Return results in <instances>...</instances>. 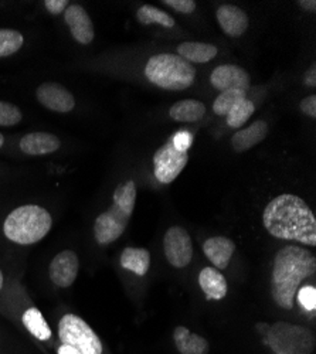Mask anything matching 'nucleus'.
Masks as SVG:
<instances>
[{
	"mask_svg": "<svg viewBox=\"0 0 316 354\" xmlns=\"http://www.w3.org/2000/svg\"><path fill=\"white\" fill-rule=\"evenodd\" d=\"M266 230L275 239L316 245V218L308 204L295 194L274 197L263 212Z\"/></svg>",
	"mask_w": 316,
	"mask_h": 354,
	"instance_id": "f257e3e1",
	"label": "nucleus"
},
{
	"mask_svg": "<svg viewBox=\"0 0 316 354\" xmlns=\"http://www.w3.org/2000/svg\"><path fill=\"white\" fill-rule=\"evenodd\" d=\"M316 271V258L308 250L298 245H285L275 258L271 274V295L274 302L286 310L295 304L301 282Z\"/></svg>",
	"mask_w": 316,
	"mask_h": 354,
	"instance_id": "f03ea898",
	"label": "nucleus"
},
{
	"mask_svg": "<svg viewBox=\"0 0 316 354\" xmlns=\"http://www.w3.org/2000/svg\"><path fill=\"white\" fill-rule=\"evenodd\" d=\"M136 204V186L132 180L113 192L111 207L100 214L94 224V235L100 245H108L118 240L128 227Z\"/></svg>",
	"mask_w": 316,
	"mask_h": 354,
	"instance_id": "7ed1b4c3",
	"label": "nucleus"
},
{
	"mask_svg": "<svg viewBox=\"0 0 316 354\" xmlns=\"http://www.w3.org/2000/svg\"><path fill=\"white\" fill-rule=\"evenodd\" d=\"M53 227L51 214L36 204L15 209L3 223L6 239L19 245H32L41 241Z\"/></svg>",
	"mask_w": 316,
	"mask_h": 354,
	"instance_id": "20e7f679",
	"label": "nucleus"
},
{
	"mask_svg": "<svg viewBox=\"0 0 316 354\" xmlns=\"http://www.w3.org/2000/svg\"><path fill=\"white\" fill-rule=\"evenodd\" d=\"M147 78L167 91H183L196 80L194 67L176 54H156L145 66Z\"/></svg>",
	"mask_w": 316,
	"mask_h": 354,
	"instance_id": "39448f33",
	"label": "nucleus"
},
{
	"mask_svg": "<svg viewBox=\"0 0 316 354\" xmlns=\"http://www.w3.org/2000/svg\"><path fill=\"white\" fill-rule=\"evenodd\" d=\"M264 339L275 354H310L315 350V335L306 328L286 322L268 326Z\"/></svg>",
	"mask_w": 316,
	"mask_h": 354,
	"instance_id": "423d86ee",
	"label": "nucleus"
},
{
	"mask_svg": "<svg viewBox=\"0 0 316 354\" xmlns=\"http://www.w3.org/2000/svg\"><path fill=\"white\" fill-rule=\"evenodd\" d=\"M59 340L82 354H102L104 346L90 324L74 313H66L59 320Z\"/></svg>",
	"mask_w": 316,
	"mask_h": 354,
	"instance_id": "0eeeda50",
	"label": "nucleus"
},
{
	"mask_svg": "<svg viewBox=\"0 0 316 354\" xmlns=\"http://www.w3.org/2000/svg\"><path fill=\"white\" fill-rule=\"evenodd\" d=\"M187 162V152L178 151L170 138L154 155L155 177L160 183L170 185L183 171Z\"/></svg>",
	"mask_w": 316,
	"mask_h": 354,
	"instance_id": "6e6552de",
	"label": "nucleus"
},
{
	"mask_svg": "<svg viewBox=\"0 0 316 354\" xmlns=\"http://www.w3.org/2000/svg\"><path fill=\"white\" fill-rule=\"evenodd\" d=\"M163 250L167 262L175 268H185L193 258V244L190 235L182 227H171L163 239Z\"/></svg>",
	"mask_w": 316,
	"mask_h": 354,
	"instance_id": "1a4fd4ad",
	"label": "nucleus"
},
{
	"mask_svg": "<svg viewBox=\"0 0 316 354\" xmlns=\"http://www.w3.org/2000/svg\"><path fill=\"white\" fill-rule=\"evenodd\" d=\"M80 270V261L74 251L66 250L57 254L48 267L51 282L59 288H70L77 279Z\"/></svg>",
	"mask_w": 316,
	"mask_h": 354,
	"instance_id": "9d476101",
	"label": "nucleus"
},
{
	"mask_svg": "<svg viewBox=\"0 0 316 354\" xmlns=\"http://www.w3.org/2000/svg\"><path fill=\"white\" fill-rule=\"evenodd\" d=\"M210 82L221 93L228 90H241L247 93L251 86L248 73L234 64H223L214 68L210 75Z\"/></svg>",
	"mask_w": 316,
	"mask_h": 354,
	"instance_id": "9b49d317",
	"label": "nucleus"
},
{
	"mask_svg": "<svg viewBox=\"0 0 316 354\" xmlns=\"http://www.w3.org/2000/svg\"><path fill=\"white\" fill-rule=\"evenodd\" d=\"M36 97L39 102L50 111L54 112H70L75 106V100L73 94L66 90L60 84L55 82H44L37 88Z\"/></svg>",
	"mask_w": 316,
	"mask_h": 354,
	"instance_id": "f8f14e48",
	"label": "nucleus"
},
{
	"mask_svg": "<svg viewBox=\"0 0 316 354\" xmlns=\"http://www.w3.org/2000/svg\"><path fill=\"white\" fill-rule=\"evenodd\" d=\"M66 23L75 41L80 44H90L94 40V26L85 9L80 5H70L64 13Z\"/></svg>",
	"mask_w": 316,
	"mask_h": 354,
	"instance_id": "ddd939ff",
	"label": "nucleus"
},
{
	"mask_svg": "<svg viewBox=\"0 0 316 354\" xmlns=\"http://www.w3.org/2000/svg\"><path fill=\"white\" fill-rule=\"evenodd\" d=\"M217 21L223 32L230 37L243 36L250 24L247 13L234 5H223L217 9Z\"/></svg>",
	"mask_w": 316,
	"mask_h": 354,
	"instance_id": "4468645a",
	"label": "nucleus"
},
{
	"mask_svg": "<svg viewBox=\"0 0 316 354\" xmlns=\"http://www.w3.org/2000/svg\"><path fill=\"white\" fill-rule=\"evenodd\" d=\"M62 142L59 138L47 132H33L20 140V149L26 155L41 156L59 151Z\"/></svg>",
	"mask_w": 316,
	"mask_h": 354,
	"instance_id": "2eb2a0df",
	"label": "nucleus"
},
{
	"mask_svg": "<svg viewBox=\"0 0 316 354\" xmlns=\"http://www.w3.org/2000/svg\"><path fill=\"white\" fill-rule=\"evenodd\" d=\"M236 251V244L227 237H212L203 243V252L216 270H225Z\"/></svg>",
	"mask_w": 316,
	"mask_h": 354,
	"instance_id": "dca6fc26",
	"label": "nucleus"
},
{
	"mask_svg": "<svg viewBox=\"0 0 316 354\" xmlns=\"http://www.w3.org/2000/svg\"><path fill=\"white\" fill-rule=\"evenodd\" d=\"M268 133V124L266 121L258 120L252 122L248 128L237 131L232 138L233 149L239 153L250 151L251 147L263 142Z\"/></svg>",
	"mask_w": 316,
	"mask_h": 354,
	"instance_id": "f3484780",
	"label": "nucleus"
},
{
	"mask_svg": "<svg viewBox=\"0 0 316 354\" xmlns=\"http://www.w3.org/2000/svg\"><path fill=\"white\" fill-rule=\"evenodd\" d=\"M198 285L205 292L209 301L223 299L228 290V285L224 275H221L219 270L212 267L203 268L202 272L198 274Z\"/></svg>",
	"mask_w": 316,
	"mask_h": 354,
	"instance_id": "a211bd4d",
	"label": "nucleus"
},
{
	"mask_svg": "<svg viewBox=\"0 0 316 354\" xmlns=\"http://www.w3.org/2000/svg\"><path fill=\"white\" fill-rule=\"evenodd\" d=\"M174 340L180 354H209V342L198 336L196 333H192L185 326H178L174 332Z\"/></svg>",
	"mask_w": 316,
	"mask_h": 354,
	"instance_id": "6ab92c4d",
	"label": "nucleus"
},
{
	"mask_svg": "<svg viewBox=\"0 0 316 354\" xmlns=\"http://www.w3.org/2000/svg\"><path fill=\"white\" fill-rule=\"evenodd\" d=\"M21 323L24 329L30 333L36 340L41 342V343H47L51 340L53 337V332L48 326V323L46 322L44 316L41 315V312L32 306L27 308L23 315H21Z\"/></svg>",
	"mask_w": 316,
	"mask_h": 354,
	"instance_id": "aec40b11",
	"label": "nucleus"
},
{
	"mask_svg": "<svg viewBox=\"0 0 316 354\" xmlns=\"http://www.w3.org/2000/svg\"><path fill=\"white\" fill-rule=\"evenodd\" d=\"M169 115L176 122H197L206 115V105L197 100H183L171 105Z\"/></svg>",
	"mask_w": 316,
	"mask_h": 354,
	"instance_id": "412c9836",
	"label": "nucleus"
},
{
	"mask_svg": "<svg viewBox=\"0 0 316 354\" xmlns=\"http://www.w3.org/2000/svg\"><path fill=\"white\" fill-rule=\"evenodd\" d=\"M121 265L138 277H145L151 267V254L145 248L128 247L121 254Z\"/></svg>",
	"mask_w": 316,
	"mask_h": 354,
	"instance_id": "4be33fe9",
	"label": "nucleus"
},
{
	"mask_svg": "<svg viewBox=\"0 0 316 354\" xmlns=\"http://www.w3.org/2000/svg\"><path fill=\"white\" fill-rule=\"evenodd\" d=\"M178 53L186 62L192 63H209L217 55L219 50L216 46L209 43H197V41H186L178 47Z\"/></svg>",
	"mask_w": 316,
	"mask_h": 354,
	"instance_id": "5701e85b",
	"label": "nucleus"
},
{
	"mask_svg": "<svg viewBox=\"0 0 316 354\" xmlns=\"http://www.w3.org/2000/svg\"><path fill=\"white\" fill-rule=\"evenodd\" d=\"M136 17L140 24L143 26H149L154 23L160 24L162 27H174L175 26V19L166 12H162L160 9L151 6V5H143L138 9Z\"/></svg>",
	"mask_w": 316,
	"mask_h": 354,
	"instance_id": "b1692460",
	"label": "nucleus"
},
{
	"mask_svg": "<svg viewBox=\"0 0 316 354\" xmlns=\"http://www.w3.org/2000/svg\"><path fill=\"white\" fill-rule=\"evenodd\" d=\"M254 111H255V106L248 98L239 102L237 105H234L232 109H230L228 113L225 115L227 125L230 128H233V129H239L240 127H243L250 120L251 115L254 113Z\"/></svg>",
	"mask_w": 316,
	"mask_h": 354,
	"instance_id": "393cba45",
	"label": "nucleus"
},
{
	"mask_svg": "<svg viewBox=\"0 0 316 354\" xmlns=\"http://www.w3.org/2000/svg\"><path fill=\"white\" fill-rule=\"evenodd\" d=\"M244 100H247L245 91H241V90L224 91L214 100L213 111H214V113H217L220 116H225L230 109Z\"/></svg>",
	"mask_w": 316,
	"mask_h": 354,
	"instance_id": "a878e982",
	"label": "nucleus"
},
{
	"mask_svg": "<svg viewBox=\"0 0 316 354\" xmlns=\"http://www.w3.org/2000/svg\"><path fill=\"white\" fill-rule=\"evenodd\" d=\"M23 36L12 28H0V57L17 53L23 46Z\"/></svg>",
	"mask_w": 316,
	"mask_h": 354,
	"instance_id": "bb28decb",
	"label": "nucleus"
},
{
	"mask_svg": "<svg viewBox=\"0 0 316 354\" xmlns=\"http://www.w3.org/2000/svg\"><path fill=\"white\" fill-rule=\"evenodd\" d=\"M21 121L20 109L9 102L0 101V127H13Z\"/></svg>",
	"mask_w": 316,
	"mask_h": 354,
	"instance_id": "cd10ccee",
	"label": "nucleus"
},
{
	"mask_svg": "<svg viewBox=\"0 0 316 354\" xmlns=\"http://www.w3.org/2000/svg\"><path fill=\"white\" fill-rule=\"evenodd\" d=\"M298 301L306 312H313L316 309V288L306 285L298 290Z\"/></svg>",
	"mask_w": 316,
	"mask_h": 354,
	"instance_id": "c85d7f7f",
	"label": "nucleus"
},
{
	"mask_svg": "<svg viewBox=\"0 0 316 354\" xmlns=\"http://www.w3.org/2000/svg\"><path fill=\"white\" fill-rule=\"evenodd\" d=\"M163 5H167L169 8L183 15H190L196 9L194 0H163Z\"/></svg>",
	"mask_w": 316,
	"mask_h": 354,
	"instance_id": "c756f323",
	"label": "nucleus"
},
{
	"mask_svg": "<svg viewBox=\"0 0 316 354\" xmlns=\"http://www.w3.org/2000/svg\"><path fill=\"white\" fill-rule=\"evenodd\" d=\"M171 142H174L178 151L187 152L193 143V133H190L189 131H179L174 135V138H171Z\"/></svg>",
	"mask_w": 316,
	"mask_h": 354,
	"instance_id": "7c9ffc66",
	"label": "nucleus"
},
{
	"mask_svg": "<svg viewBox=\"0 0 316 354\" xmlns=\"http://www.w3.org/2000/svg\"><path fill=\"white\" fill-rule=\"evenodd\" d=\"M44 6L51 15L55 16L66 12V9L70 6V2L68 0H46Z\"/></svg>",
	"mask_w": 316,
	"mask_h": 354,
	"instance_id": "2f4dec72",
	"label": "nucleus"
},
{
	"mask_svg": "<svg viewBox=\"0 0 316 354\" xmlns=\"http://www.w3.org/2000/svg\"><path fill=\"white\" fill-rule=\"evenodd\" d=\"M299 108L305 115H308L309 118H312V120H315L316 118V95H309V97L304 98L299 104Z\"/></svg>",
	"mask_w": 316,
	"mask_h": 354,
	"instance_id": "473e14b6",
	"label": "nucleus"
},
{
	"mask_svg": "<svg viewBox=\"0 0 316 354\" xmlns=\"http://www.w3.org/2000/svg\"><path fill=\"white\" fill-rule=\"evenodd\" d=\"M304 84L308 86L315 88L316 86V64L313 63L305 73L304 75Z\"/></svg>",
	"mask_w": 316,
	"mask_h": 354,
	"instance_id": "72a5a7b5",
	"label": "nucleus"
},
{
	"mask_svg": "<svg viewBox=\"0 0 316 354\" xmlns=\"http://www.w3.org/2000/svg\"><path fill=\"white\" fill-rule=\"evenodd\" d=\"M57 354H82V353H80L77 348H74L68 344L60 343L59 346H57Z\"/></svg>",
	"mask_w": 316,
	"mask_h": 354,
	"instance_id": "f704fd0d",
	"label": "nucleus"
},
{
	"mask_svg": "<svg viewBox=\"0 0 316 354\" xmlns=\"http://www.w3.org/2000/svg\"><path fill=\"white\" fill-rule=\"evenodd\" d=\"M298 5L308 12H315L316 10V2L315 0H299Z\"/></svg>",
	"mask_w": 316,
	"mask_h": 354,
	"instance_id": "c9c22d12",
	"label": "nucleus"
},
{
	"mask_svg": "<svg viewBox=\"0 0 316 354\" xmlns=\"http://www.w3.org/2000/svg\"><path fill=\"white\" fill-rule=\"evenodd\" d=\"M3 283H5V277H3V272H2V270H0V292H2Z\"/></svg>",
	"mask_w": 316,
	"mask_h": 354,
	"instance_id": "e433bc0d",
	"label": "nucleus"
},
{
	"mask_svg": "<svg viewBox=\"0 0 316 354\" xmlns=\"http://www.w3.org/2000/svg\"><path fill=\"white\" fill-rule=\"evenodd\" d=\"M3 143H5V138H3V135H2V133H0V147L3 146Z\"/></svg>",
	"mask_w": 316,
	"mask_h": 354,
	"instance_id": "4c0bfd02",
	"label": "nucleus"
}]
</instances>
